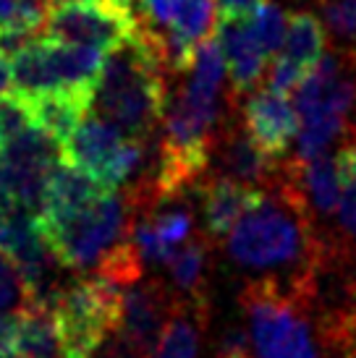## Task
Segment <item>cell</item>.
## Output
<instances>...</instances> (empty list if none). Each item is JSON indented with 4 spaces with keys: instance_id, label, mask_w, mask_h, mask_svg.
Returning <instances> with one entry per match:
<instances>
[{
    "instance_id": "cell-1",
    "label": "cell",
    "mask_w": 356,
    "mask_h": 358,
    "mask_svg": "<svg viewBox=\"0 0 356 358\" xmlns=\"http://www.w3.org/2000/svg\"><path fill=\"white\" fill-rule=\"evenodd\" d=\"M267 189L228 233V257L252 272H291L294 293L312 299V278L322 254L312 233V212L280 170Z\"/></svg>"
},
{
    "instance_id": "cell-2",
    "label": "cell",
    "mask_w": 356,
    "mask_h": 358,
    "mask_svg": "<svg viewBox=\"0 0 356 358\" xmlns=\"http://www.w3.org/2000/svg\"><path fill=\"white\" fill-rule=\"evenodd\" d=\"M168 63L158 45V34L147 24L121 48L105 55V66L95 90L97 115L137 141L149 139L168 108Z\"/></svg>"
},
{
    "instance_id": "cell-3",
    "label": "cell",
    "mask_w": 356,
    "mask_h": 358,
    "mask_svg": "<svg viewBox=\"0 0 356 358\" xmlns=\"http://www.w3.org/2000/svg\"><path fill=\"white\" fill-rule=\"evenodd\" d=\"M294 105L301 120L296 157L309 159L322 155L348 129V118L356 108L354 63L343 55L327 52L296 87Z\"/></svg>"
},
{
    "instance_id": "cell-4",
    "label": "cell",
    "mask_w": 356,
    "mask_h": 358,
    "mask_svg": "<svg viewBox=\"0 0 356 358\" xmlns=\"http://www.w3.org/2000/svg\"><path fill=\"white\" fill-rule=\"evenodd\" d=\"M105 55L92 48L37 37L11 55V87L34 100L45 94H74L95 100Z\"/></svg>"
},
{
    "instance_id": "cell-5",
    "label": "cell",
    "mask_w": 356,
    "mask_h": 358,
    "mask_svg": "<svg viewBox=\"0 0 356 358\" xmlns=\"http://www.w3.org/2000/svg\"><path fill=\"white\" fill-rule=\"evenodd\" d=\"M53 254L69 269H100V264L131 238L129 201L105 191L84 209L55 220H40Z\"/></svg>"
},
{
    "instance_id": "cell-6",
    "label": "cell",
    "mask_w": 356,
    "mask_h": 358,
    "mask_svg": "<svg viewBox=\"0 0 356 358\" xmlns=\"http://www.w3.org/2000/svg\"><path fill=\"white\" fill-rule=\"evenodd\" d=\"M63 332L69 358H95L100 345L118 332L123 293L110 280H76L50 303Z\"/></svg>"
},
{
    "instance_id": "cell-7",
    "label": "cell",
    "mask_w": 356,
    "mask_h": 358,
    "mask_svg": "<svg viewBox=\"0 0 356 358\" xmlns=\"http://www.w3.org/2000/svg\"><path fill=\"white\" fill-rule=\"evenodd\" d=\"M139 29L134 0H69L50 6L40 37L92 48L102 55L121 48Z\"/></svg>"
},
{
    "instance_id": "cell-8",
    "label": "cell",
    "mask_w": 356,
    "mask_h": 358,
    "mask_svg": "<svg viewBox=\"0 0 356 358\" xmlns=\"http://www.w3.org/2000/svg\"><path fill=\"white\" fill-rule=\"evenodd\" d=\"M63 159V147L40 126L0 141V194L40 217L50 176Z\"/></svg>"
},
{
    "instance_id": "cell-9",
    "label": "cell",
    "mask_w": 356,
    "mask_h": 358,
    "mask_svg": "<svg viewBox=\"0 0 356 358\" xmlns=\"http://www.w3.org/2000/svg\"><path fill=\"white\" fill-rule=\"evenodd\" d=\"M142 147V141L126 136L105 118L87 115L63 144V157L105 189L116 191L134 176Z\"/></svg>"
},
{
    "instance_id": "cell-10",
    "label": "cell",
    "mask_w": 356,
    "mask_h": 358,
    "mask_svg": "<svg viewBox=\"0 0 356 358\" xmlns=\"http://www.w3.org/2000/svg\"><path fill=\"white\" fill-rule=\"evenodd\" d=\"M181 296H170L160 282H137L123 288V314H121V340L139 358H152L160 335L170 322Z\"/></svg>"
},
{
    "instance_id": "cell-11",
    "label": "cell",
    "mask_w": 356,
    "mask_h": 358,
    "mask_svg": "<svg viewBox=\"0 0 356 358\" xmlns=\"http://www.w3.org/2000/svg\"><path fill=\"white\" fill-rule=\"evenodd\" d=\"M322 58H325L322 21L309 10H296L294 16H288L286 40L267 73V87L278 92L296 90Z\"/></svg>"
},
{
    "instance_id": "cell-12",
    "label": "cell",
    "mask_w": 356,
    "mask_h": 358,
    "mask_svg": "<svg viewBox=\"0 0 356 358\" xmlns=\"http://www.w3.org/2000/svg\"><path fill=\"white\" fill-rule=\"evenodd\" d=\"M241 120L244 131L273 157L283 155L291 147V141L299 139L301 126L296 105L288 100L286 92H278L273 87L247 97L241 108Z\"/></svg>"
},
{
    "instance_id": "cell-13",
    "label": "cell",
    "mask_w": 356,
    "mask_h": 358,
    "mask_svg": "<svg viewBox=\"0 0 356 358\" xmlns=\"http://www.w3.org/2000/svg\"><path fill=\"white\" fill-rule=\"evenodd\" d=\"M265 189L249 186L228 176H215L202 186V220L212 238H223L254 207Z\"/></svg>"
},
{
    "instance_id": "cell-14",
    "label": "cell",
    "mask_w": 356,
    "mask_h": 358,
    "mask_svg": "<svg viewBox=\"0 0 356 358\" xmlns=\"http://www.w3.org/2000/svg\"><path fill=\"white\" fill-rule=\"evenodd\" d=\"M283 178L294 186L299 196L304 199L309 212L315 209L317 215H333L341 204V173H338V159L330 155H315L309 159H294L291 165L280 168Z\"/></svg>"
},
{
    "instance_id": "cell-15",
    "label": "cell",
    "mask_w": 356,
    "mask_h": 358,
    "mask_svg": "<svg viewBox=\"0 0 356 358\" xmlns=\"http://www.w3.org/2000/svg\"><path fill=\"white\" fill-rule=\"evenodd\" d=\"M223 176L257 189H267L273 180L278 178V168L273 162V155H267L257 141L249 136L244 126L241 129H231L228 134L220 131L218 141H215V152Z\"/></svg>"
},
{
    "instance_id": "cell-16",
    "label": "cell",
    "mask_w": 356,
    "mask_h": 358,
    "mask_svg": "<svg viewBox=\"0 0 356 358\" xmlns=\"http://www.w3.org/2000/svg\"><path fill=\"white\" fill-rule=\"evenodd\" d=\"M218 42L226 58L228 79L236 94L254 90L267 66V55L257 42L249 21H220Z\"/></svg>"
},
{
    "instance_id": "cell-17",
    "label": "cell",
    "mask_w": 356,
    "mask_h": 358,
    "mask_svg": "<svg viewBox=\"0 0 356 358\" xmlns=\"http://www.w3.org/2000/svg\"><path fill=\"white\" fill-rule=\"evenodd\" d=\"M13 353L21 358H69V348L48 303H32L16 319Z\"/></svg>"
},
{
    "instance_id": "cell-18",
    "label": "cell",
    "mask_w": 356,
    "mask_h": 358,
    "mask_svg": "<svg viewBox=\"0 0 356 358\" xmlns=\"http://www.w3.org/2000/svg\"><path fill=\"white\" fill-rule=\"evenodd\" d=\"M105 191L102 183L95 178H89L87 173H81L79 168H74L71 162H60L58 168L53 170L48 183V194H45V207H42L40 220H55L66 217L84 209L95 199H100Z\"/></svg>"
},
{
    "instance_id": "cell-19",
    "label": "cell",
    "mask_w": 356,
    "mask_h": 358,
    "mask_svg": "<svg viewBox=\"0 0 356 358\" xmlns=\"http://www.w3.org/2000/svg\"><path fill=\"white\" fill-rule=\"evenodd\" d=\"M202 327H205V301H189L181 296L173 317L160 335L155 358H197Z\"/></svg>"
},
{
    "instance_id": "cell-20",
    "label": "cell",
    "mask_w": 356,
    "mask_h": 358,
    "mask_svg": "<svg viewBox=\"0 0 356 358\" xmlns=\"http://www.w3.org/2000/svg\"><path fill=\"white\" fill-rule=\"evenodd\" d=\"M27 102H29L34 126L48 131L60 147L71 139V134L76 131L81 120L87 118L89 108H92V100L74 97V94H45V97H34V100Z\"/></svg>"
},
{
    "instance_id": "cell-21",
    "label": "cell",
    "mask_w": 356,
    "mask_h": 358,
    "mask_svg": "<svg viewBox=\"0 0 356 358\" xmlns=\"http://www.w3.org/2000/svg\"><path fill=\"white\" fill-rule=\"evenodd\" d=\"M205 264H207V243L205 238L186 241V246H178L168 259L170 278L176 282L178 293L189 301H205L202 282H205Z\"/></svg>"
},
{
    "instance_id": "cell-22",
    "label": "cell",
    "mask_w": 356,
    "mask_h": 358,
    "mask_svg": "<svg viewBox=\"0 0 356 358\" xmlns=\"http://www.w3.org/2000/svg\"><path fill=\"white\" fill-rule=\"evenodd\" d=\"M341 173V204H338V225L348 238L356 236V141L346 144L336 155Z\"/></svg>"
},
{
    "instance_id": "cell-23",
    "label": "cell",
    "mask_w": 356,
    "mask_h": 358,
    "mask_svg": "<svg viewBox=\"0 0 356 358\" xmlns=\"http://www.w3.org/2000/svg\"><path fill=\"white\" fill-rule=\"evenodd\" d=\"M32 306V293L16 262L0 251V317H16Z\"/></svg>"
},
{
    "instance_id": "cell-24",
    "label": "cell",
    "mask_w": 356,
    "mask_h": 358,
    "mask_svg": "<svg viewBox=\"0 0 356 358\" xmlns=\"http://www.w3.org/2000/svg\"><path fill=\"white\" fill-rule=\"evenodd\" d=\"M252 24V31L257 42L262 45V50L275 58L280 48H283V40H286V31H288V16L283 13L280 6L275 3H262V8L257 10V16L249 21Z\"/></svg>"
},
{
    "instance_id": "cell-25",
    "label": "cell",
    "mask_w": 356,
    "mask_h": 358,
    "mask_svg": "<svg viewBox=\"0 0 356 358\" xmlns=\"http://www.w3.org/2000/svg\"><path fill=\"white\" fill-rule=\"evenodd\" d=\"M149 222L158 233V238L168 246L170 251H176L184 241H189L191 230H194V217L186 209H170V212H158L149 215Z\"/></svg>"
},
{
    "instance_id": "cell-26",
    "label": "cell",
    "mask_w": 356,
    "mask_h": 358,
    "mask_svg": "<svg viewBox=\"0 0 356 358\" xmlns=\"http://www.w3.org/2000/svg\"><path fill=\"white\" fill-rule=\"evenodd\" d=\"M322 16L338 40L356 42V0H327Z\"/></svg>"
},
{
    "instance_id": "cell-27",
    "label": "cell",
    "mask_w": 356,
    "mask_h": 358,
    "mask_svg": "<svg viewBox=\"0 0 356 358\" xmlns=\"http://www.w3.org/2000/svg\"><path fill=\"white\" fill-rule=\"evenodd\" d=\"M265 0H218L220 21H252Z\"/></svg>"
},
{
    "instance_id": "cell-28",
    "label": "cell",
    "mask_w": 356,
    "mask_h": 358,
    "mask_svg": "<svg viewBox=\"0 0 356 358\" xmlns=\"http://www.w3.org/2000/svg\"><path fill=\"white\" fill-rule=\"evenodd\" d=\"M11 87V58L0 52V94H6Z\"/></svg>"
},
{
    "instance_id": "cell-29",
    "label": "cell",
    "mask_w": 356,
    "mask_h": 358,
    "mask_svg": "<svg viewBox=\"0 0 356 358\" xmlns=\"http://www.w3.org/2000/svg\"><path fill=\"white\" fill-rule=\"evenodd\" d=\"M45 3H48V8H50V6H60V3H69V0H45Z\"/></svg>"
},
{
    "instance_id": "cell-30",
    "label": "cell",
    "mask_w": 356,
    "mask_h": 358,
    "mask_svg": "<svg viewBox=\"0 0 356 358\" xmlns=\"http://www.w3.org/2000/svg\"><path fill=\"white\" fill-rule=\"evenodd\" d=\"M0 358H21V356H16V353H3Z\"/></svg>"
}]
</instances>
